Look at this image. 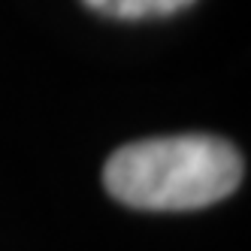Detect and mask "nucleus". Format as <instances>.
I'll use <instances>...</instances> for the list:
<instances>
[{
  "label": "nucleus",
  "instance_id": "f257e3e1",
  "mask_svg": "<svg viewBox=\"0 0 251 251\" xmlns=\"http://www.w3.org/2000/svg\"><path fill=\"white\" fill-rule=\"evenodd\" d=\"M233 142L212 133L151 136L109 154L103 185L112 200L142 212H191L221 203L242 185Z\"/></svg>",
  "mask_w": 251,
  "mask_h": 251
},
{
  "label": "nucleus",
  "instance_id": "f03ea898",
  "mask_svg": "<svg viewBox=\"0 0 251 251\" xmlns=\"http://www.w3.org/2000/svg\"><path fill=\"white\" fill-rule=\"evenodd\" d=\"M88 9H94L109 19H151V15H173L191 6L194 0H82Z\"/></svg>",
  "mask_w": 251,
  "mask_h": 251
}]
</instances>
